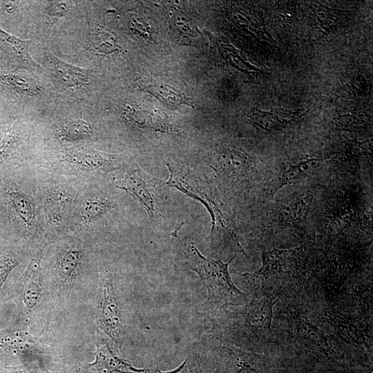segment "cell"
Wrapping results in <instances>:
<instances>
[{"label": "cell", "instance_id": "cell-6", "mask_svg": "<svg viewBox=\"0 0 373 373\" xmlns=\"http://www.w3.org/2000/svg\"><path fill=\"white\" fill-rule=\"evenodd\" d=\"M44 59L53 79L64 90L82 88L93 81L91 71L68 63L50 52L45 54Z\"/></svg>", "mask_w": 373, "mask_h": 373}, {"label": "cell", "instance_id": "cell-27", "mask_svg": "<svg viewBox=\"0 0 373 373\" xmlns=\"http://www.w3.org/2000/svg\"><path fill=\"white\" fill-rule=\"evenodd\" d=\"M19 256L12 251H0V292L9 274L19 264Z\"/></svg>", "mask_w": 373, "mask_h": 373}, {"label": "cell", "instance_id": "cell-4", "mask_svg": "<svg viewBox=\"0 0 373 373\" xmlns=\"http://www.w3.org/2000/svg\"><path fill=\"white\" fill-rule=\"evenodd\" d=\"M43 251L39 250L29 262L19 280L17 295L20 312L24 314L32 312L39 304L41 296V258Z\"/></svg>", "mask_w": 373, "mask_h": 373}, {"label": "cell", "instance_id": "cell-15", "mask_svg": "<svg viewBox=\"0 0 373 373\" xmlns=\"http://www.w3.org/2000/svg\"><path fill=\"white\" fill-rule=\"evenodd\" d=\"M73 199L72 194L62 187H53L46 193L44 207L52 225L57 227L63 223Z\"/></svg>", "mask_w": 373, "mask_h": 373}, {"label": "cell", "instance_id": "cell-31", "mask_svg": "<svg viewBox=\"0 0 373 373\" xmlns=\"http://www.w3.org/2000/svg\"><path fill=\"white\" fill-rule=\"evenodd\" d=\"M238 373H261L260 372L256 370L255 369L252 368L249 365L244 362H240L238 363Z\"/></svg>", "mask_w": 373, "mask_h": 373}, {"label": "cell", "instance_id": "cell-10", "mask_svg": "<svg viewBox=\"0 0 373 373\" xmlns=\"http://www.w3.org/2000/svg\"><path fill=\"white\" fill-rule=\"evenodd\" d=\"M0 86L19 97H41L44 93L42 84L23 69L0 72Z\"/></svg>", "mask_w": 373, "mask_h": 373}, {"label": "cell", "instance_id": "cell-30", "mask_svg": "<svg viewBox=\"0 0 373 373\" xmlns=\"http://www.w3.org/2000/svg\"><path fill=\"white\" fill-rule=\"evenodd\" d=\"M146 373H198V372L194 371V370H193V367L191 365V364L189 363V362L186 361L178 369H176L175 370L171 371V372H147Z\"/></svg>", "mask_w": 373, "mask_h": 373}, {"label": "cell", "instance_id": "cell-22", "mask_svg": "<svg viewBox=\"0 0 373 373\" xmlns=\"http://www.w3.org/2000/svg\"><path fill=\"white\" fill-rule=\"evenodd\" d=\"M35 341L30 334L19 326L0 329V349H21L33 345Z\"/></svg>", "mask_w": 373, "mask_h": 373}, {"label": "cell", "instance_id": "cell-12", "mask_svg": "<svg viewBox=\"0 0 373 373\" xmlns=\"http://www.w3.org/2000/svg\"><path fill=\"white\" fill-rule=\"evenodd\" d=\"M292 325L298 338L308 347L325 355L331 353V343L327 334L300 313L292 315Z\"/></svg>", "mask_w": 373, "mask_h": 373}, {"label": "cell", "instance_id": "cell-8", "mask_svg": "<svg viewBox=\"0 0 373 373\" xmlns=\"http://www.w3.org/2000/svg\"><path fill=\"white\" fill-rule=\"evenodd\" d=\"M30 40L20 39L0 26V58L13 70L40 68L30 54Z\"/></svg>", "mask_w": 373, "mask_h": 373}, {"label": "cell", "instance_id": "cell-5", "mask_svg": "<svg viewBox=\"0 0 373 373\" xmlns=\"http://www.w3.org/2000/svg\"><path fill=\"white\" fill-rule=\"evenodd\" d=\"M135 198L152 220L156 213L153 178L138 167L130 169L117 186Z\"/></svg>", "mask_w": 373, "mask_h": 373}, {"label": "cell", "instance_id": "cell-19", "mask_svg": "<svg viewBox=\"0 0 373 373\" xmlns=\"http://www.w3.org/2000/svg\"><path fill=\"white\" fill-rule=\"evenodd\" d=\"M325 318L336 332L349 343L357 346L368 345V341L364 332L353 320L333 312L326 313Z\"/></svg>", "mask_w": 373, "mask_h": 373}, {"label": "cell", "instance_id": "cell-21", "mask_svg": "<svg viewBox=\"0 0 373 373\" xmlns=\"http://www.w3.org/2000/svg\"><path fill=\"white\" fill-rule=\"evenodd\" d=\"M92 49L101 55H111L119 52L122 49L117 37L108 30L94 28L89 35Z\"/></svg>", "mask_w": 373, "mask_h": 373}, {"label": "cell", "instance_id": "cell-16", "mask_svg": "<svg viewBox=\"0 0 373 373\" xmlns=\"http://www.w3.org/2000/svg\"><path fill=\"white\" fill-rule=\"evenodd\" d=\"M312 200L313 195L310 192L289 199L278 210V220L283 225L299 224L307 216Z\"/></svg>", "mask_w": 373, "mask_h": 373}, {"label": "cell", "instance_id": "cell-17", "mask_svg": "<svg viewBox=\"0 0 373 373\" xmlns=\"http://www.w3.org/2000/svg\"><path fill=\"white\" fill-rule=\"evenodd\" d=\"M3 194L21 225L30 229L34 223V209L30 198L13 184H6Z\"/></svg>", "mask_w": 373, "mask_h": 373}, {"label": "cell", "instance_id": "cell-29", "mask_svg": "<svg viewBox=\"0 0 373 373\" xmlns=\"http://www.w3.org/2000/svg\"><path fill=\"white\" fill-rule=\"evenodd\" d=\"M126 19L128 28L134 33L146 38L150 37L149 26L142 17L135 14H128Z\"/></svg>", "mask_w": 373, "mask_h": 373}, {"label": "cell", "instance_id": "cell-23", "mask_svg": "<svg viewBox=\"0 0 373 373\" xmlns=\"http://www.w3.org/2000/svg\"><path fill=\"white\" fill-rule=\"evenodd\" d=\"M90 124L82 119H73L65 122L57 130L58 137L64 141L75 142L84 140L93 133Z\"/></svg>", "mask_w": 373, "mask_h": 373}, {"label": "cell", "instance_id": "cell-2", "mask_svg": "<svg viewBox=\"0 0 373 373\" xmlns=\"http://www.w3.org/2000/svg\"><path fill=\"white\" fill-rule=\"evenodd\" d=\"M184 254L191 269L198 274L206 286L209 300L245 294L233 284L228 269L236 254L228 262L209 259L202 255L193 243L189 244Z\"/></svg>", "mask_w": 373, "mask_h": 373}, {"label": "cell", "instance_id": "cell-20", "mask_svg": "<svg viewBox=\"0 0 373 373\" xmlns=\"http://www.w3.org/2000/svg\"><path fill=\"white\" fill-rule=\"evenodd\" d=\"M321 162V160L318 158H309L285 167L280 173L279 184L276 190L285 185L302 180L315 170L320 165Z\"/></svg>", "mask_w": 373, "mask_h": 373}, {"label": "cell", "instance_id": "cell-24", "mask_svg": "<svg viewBox=\"0 0 373 373\" xmlns=\"http://www.w3.org/2000/svg\"><path fill=\"white\" fill-rule=\"evenodd\" d=\"M113 209L111 202L99 195L85 198L80 208V217L84 222H92Z\"/></svg>", "mask_w": 373, "mask_h": 373}, {"label": "cell", "instance_id": "cell-3", "mask_svg": "<svg viewBox=\"0 0 373 373\" xmlns=\"http://www.w3.org/2000/svg\"><path fill=\"white\" fill-rule=\"evenodd\" d=\"M98 318L102 329L120 347L124 339V327L119 298L115 293L111 274L104 271L101 276Z\"/></svg>", "mask_w": 373, "mask_h": 373}, {"label": "cell", "instance_id": "cell-26", "mask_svg": "<svg viewBox=\"0 0 373 373\" xmlns=\"http://www.w3.org/2000/svg\"><path fill=\"white\" fill-rule=\"evenodd\" d=\"M46 23L50 29L59 19L66 17L72 8V1H48L44 8Z\"/></svg>", "mask_w": 373, "mask_h": 373}, {"label": "cell", "instance_id": "cell-25", "mask_svg": "<svg viewBox=\"0 0 373 373\" xmlns=\"http://www.w3.org/2000/svg\"><path fill=\"white\" fill-rule=\"evenodd\" d=\"M21 140L19 124L15 122L8 128L0 142V168L8 162L17 149Z\"/></svg>", "mask_w": 373, "mask_h": 373}, {"label": "cell", "instance_id": "cell-9", "mask_svg": "<svg viewBox=\"0 0 373 373\" xmlns=\"http://www.w3.org/2000/svg\"><path fill=\"white\" fill-rule=\"evenodd\" d=\"M300 248L291 249H274L262 254L261 267L252 273L242 275L251 279L282 278L289 273L294 265Z\"/></svg>", "mask_w": 373, "mask_h": 373}, {"label": "cell", "instance_id": "cell-18", "mask_svg": "<svg viewBox=\"0 0 373 373\" xmlns=\"http://www.w3.org/2000/svg\"><path fill=\"white\" fill-rule=\"evenodd\" d=\"M275 302L267 298L254 299L247 307L246 321L256 329L271 330Z\"/></svg>", "mask_w": 373, "mask_h": 373}, {"label": "cell", "instance_id": "cell-7", "mask_svg": "<svg viewBox=\"0 0 373 373\" xmlns=\"http://www.w3.org/2000/svg\"><path fill=\"white\" fill-rule=\"evenodd\" d=\"M61 158L75 169L82 171L109 170L119 161V155H112L91 147L76 146L66 149Z\"/></svg>", "mask_w": 373, "mask_h": 373}, {"label": "cell", "instance_id": "cell-28", "mask_svg": "<svg viewBox=\"0 0 373 373\" xmlns=\"http://www.w3.org/2000/svg\"><path fill=\"white\" fill-rule=\"evenodd\" d=\"M142 86L144 89L149 90V92L153 93V94L159 96L161 98H169L170 99V101L173 102V103L185 101L182 97V94L176 92V90L171 87L157 84H150L142 82L141 86Z\"/></svg>", "mask_w": 373, "mask_h": 373}, {"label": "cell", "instance_id": "cell-13", "mask_svg": "<svg viewBox=\"0 0 373 373\" xmlns=\"http://www.w3.org/2000/svg\"><path fill=\"white\" fill-rule=\"evenodd\" d=\"M213 168L220 177L231 180L245 178L252 169L251 162L247 156L231 149L218 152Z\"/></svg>", "mask_w": 373, "mask_h": 373}, {"label": "cell", "instance_id": "cell-11", "mask_svg": "<svg viewBox=\"0 0 373 373\" xmlns=\"http://www.w3.org/2000/svg\"><path fill=\"white\" fill-rule=\"evenodd\" d=\"M82 259V250L76 243L67 244L60 251L56 261L55 278L58 287L68 289L75 280Z\"/></svg>", "mask_w": 373, "mask_h": 373}, {"label": "cell", "instance_id": "cell-1", "mask_svg": "<svg viewBox=\"0 0 373 373\" xmlns=\"http://www.w3.org/2000/svg\"><path fill=\"white\" fill-rule=\"evenodd\" d=\"M166 166L169 171V176L166 184L199 201L209 211L211 218L212 227L210 234L211 241L215 229L219 225L234 238L239 251L245 254L235 230L228 224L220 206L210 192L206 181L195 171L179 163L170 162L166 164Z\"/></svg>", "mask_w": 373, "mask_h": 373}, {"label": "cell", "instance_id": "cell-14", "mask_svg": "<svg viewBox=\"0 0 373 373\" xmlns=\"http://www.w3.org/2000/svg\"><path fill=\"white\" fill-rule=\"evenodd\" d=\"M87 370L105 373H143L129 363L116 356L104 343L97 345L95 361L86 367Z\"/></svg>", "mask_w": 373, "mask_h": 373}]
</instances>
